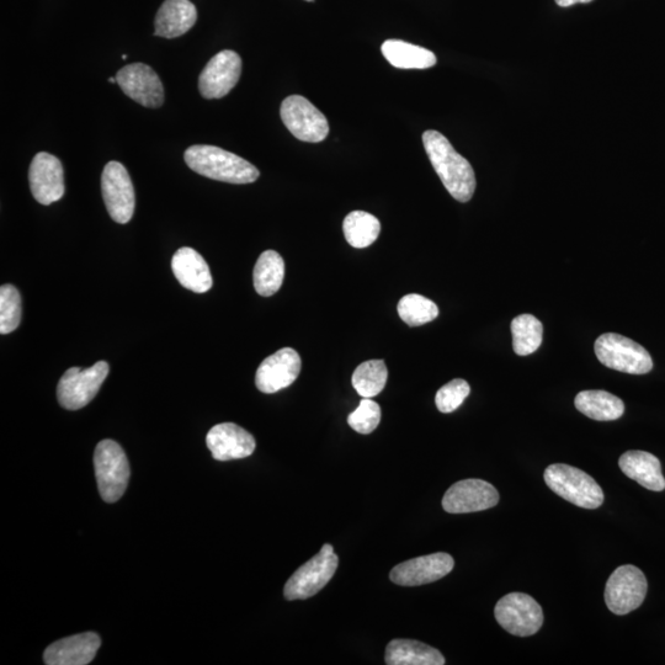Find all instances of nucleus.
I'll use <instances>...</instances> for the list:
<instances>
[{
	"label": "nucleus",
	"mask_w": 665,
	"mask_h": 665,
	"mask_svg": "<svg viewBox=\"0 0 665 665\" xmlns=\"http://www.w3.org/2000/svg\"><path fill=\"white\" fill-rule=\"evenodd\" d=\"M388 379V370L382 360L366 361L354 371L353 387L363 398H372L383 391Z\"/></svg>",
	"instance_id": "c85d7f7f"
},
{
	"label": "nucleus",
	"mask_w": 665,
	"mask_h": 665,
	"mask_svg": "<svg viewBox=\"0 0 665 665\" xmlns=\"http://www.w3.org/2000/svg\"><path fill=\"white\" fill-rule=\"evenodd\" d=\"M109 82H110V83H117V79H116V77H110V78H109Z\"/></svg>",
	"instance_id": "f704fd0d"
},
{
	"label": "nucleus",
	"mask_w": 665,
	"mask_h": 665,
	"mask_svg": "<svg viewBox=\"0 0 665 665\" xmlns=\"http://www.w3.org/2000/svg\"><path fill=\"white\" fill-rule=\"evenodd\" d=\"M513 348L520 356L535 353L541 347L544 327L535 316L521 315L513 319Z\"/></svg>",
	"instance_id": "cd10ccee"
},
{
	"label": "nucleus",
	"mask_w": 665,
	"mask_h": 665,
	"mask_svg": "<svg viewBox=\"0 0 665 665\" xmlns=\"http://www.w3.org/2000/svg\"><path fill=\"white\" fill-rule=\"evenodd\" d=\"M497 488L482 480H465L451 486L443 498V508L450 514L483 512L499 503Z\"/></svg>",
	"instance_id": "ddd939ff"
},
{
	"label": "nucleus",
	"mask_w": 665,
	"mask_h": 665,
	"mask_svg": "<svg viewBox=\"0 0 665 665\" xmlns=\"http://www.w3.org/2000/svg\"><path fill=\"white\" fill-rule=\"evenodd\" d=\"M557 5H560L562 8L572 7L574 4L578 3H590L593 0H555Z\"/></svg>",
	"instance_id": "72a5a7b5"
},
{
	"label": "nucleus",
	"mask_w": 665,
	"mask_h": 665,
	"mask_svg": "<svg viewBox=\"0 0 665 665\" xmlns=\"http://www.w3.org/2000/svg\"><path fill=\"white\" fill-rule=\"evenodd\" d=\"M381 51L393 67L401 69H428L436 65V56L424 47L402 40L383 42Z\"/></svg>",
	"instance_id": "393cba45"
},
{
	"label": "nucleus",
	"mask_w": 665,
	"mask_h": 665,
	"mask_svg": "<svg viewBox=\"0 0 665 665\" xmlns=\"http://www.w3.org/2000/svg\"><path fill=\"white\" fill-rule=\"evenodd\" d=\"M21 296L17 287L5 284L0 287V333L15 331L21 322Z\"/></svg>",
	"instance_id": "7c9ffc66"
},
{
	"label": "nucleus",
	"mask_w": 665,
	"mask_h": 665,
	"mask_svg": "<svg viewBox=\"0 0 665 665\" xmlns=\"http://www.w3.org/2000/svg\"><path fill=\"white\" fill-rule=\"evenodd\" d=\"M31 193L41 205L49 206L65 195V173L60 159L50 153H37L29 169Z\"/></svg>",
	"instance_id": "dca6fc26"
},
{
	"label": "nucleus",
	"mask_w": 665,
	"mask_h": 665,
	"mask_svg": "<svg viewBox=\"0 0 665 665\" xmlns=\"http://www.w3.org/2000/svg\"><path fill=\"white\" fill-rule=\"evenodd\" d=\"M122 60H127V56H126V55H122Z\"/></svg>",
	"instance_id": "c9c22d12"
},
{
	"label": "nucleus",
	"mask_w": 665,
	"mask_h": 665,
	"mask_svg": "<svg viewBox=\"0 0 665 665\" xmlns=\"http://www.w3.org/2000/svg\"><path fill=\"white\" fill-rule=\"evenodd\" d=\"M306 2H315V0H306Z\"/></svg>",
	"instance_id": "e433bc0d"
},
{
	"label": "nucleus",
	"mask_w": 665,
	"mask_h": 665,
	"mask_svg": "<svg viewBox=\"0 0 665 665\" xmlns=\"http://www.w3.org/2000/svg\"><path fill=\"white\" fill-rule=\"evenodd\" d=\"M423 143L436 174L452 198L460 202L470 201L476 190V175L470 162L438 131H425Z\"/></svg>",
	"instance_id": "f257e3e1"
},
{
	"label": "nucleus",
	"mask_w": 665,
	"mask_h": 665,
	"mask_svg": "<svg viewBox=\"0 0 665 665\" xmlns=\"http://www.w3.org/2000/svg\"><path fill=\"white\" fill-rule=\"evenodd\" d=\"M621 471L631 480L653 492L665 489L661 461L646 451H627L620 457Z\"/></svg>",
	"instance_id": "4be33fe9"
},
{
	"label": "nucleus",
	"mask_w": 665,
	"mask_h": 665,
	"mask_svg": "<svg viewBox=\"0 0 665 665\" xmlns=\"http://www.w3.org/2000/svg\"><path fill=\"white\" fill-rule=\"evenodd\" d=\"M388 665H444L445 658L438 649L414 640H393L386 648Z\"/></svg>",
	"instance_id": "5701e85b"
},
{
	"label": "nucleus",
	"mask_w": 665,
	"mask_h": 665,
	"mask_svg": "<svg viewBox=\"0 0 665 665\" xmlns=\"http://www.w3.org/2000/svg\"><path fill=\"white\" fill-rule=\"evenodd\" d=\"M285 262L275 250H266L255 264L253 279L255 291L260 296H273L283 286Z\"/></svg>",
	"instance_id": "a878e982"
},
{
	"label": "nucleus",
	"mask_w": 665,
	"mask_h": 665,
	"mask_svg": "<svg viewBox=\"0 0 665 665\" xmlns=\"http://www.w3.org/2000/svg\"><path fill=\"white\" fill-rule=\"evenodd\" d=\"M574 404L579 412L598 422H611L622 417L625 404L619 397L600 390L579 392Z\"/></svg>",
	"instance_id": "b1692460"
},
{
	"label": "nucleus",
	"mask_w": 665,
	"mask_h": 665,
	"mask_svg": "<svg viewBox=\"0 0 665 665\" xmlns=\"http://www.w3.org/2000/svg\"><path fill=\"white\" fill-rule=\"evenodd\" d=\"M343 230L350 246L361 249L370 247L379 238L381 223L365 211H353L345 217Z\"/></svg>",
	"instance_id": "bb28decb"
},
{
	"label": "nucleus",
	"mask_w": 665,
	"mask_h": 665,
	"mask_svg": "<svg viewBox=\"0 0 665 665\" xmlns=\"http://www.w3.org/2000/svg\"><path fill=\"white\" fill-rule=\"evenodd\" d=\"M207 448L217 461L246 459L255 450V439L237 424L215 425L206 436Z\"/></svg>",
	"instance_id": "a211bd4d"
},
{
	"label": "nucleus",
	"mask_w": 665,
	"mask_h": 665,
	"mask_svg": "<svg viewBox=\"0 0 665 665\" xmlns=\"http://www.w3.org/2000/svg\"><path fill=\"white\" fill-rule=\"evenodd\" d=\"M544 480L557 496L584 509H598L604 503L603 489L588 473L577 467L555 464L546 468Z\"/></svg>",
	"instance_id": "7ed1b4c3"
},
{
	"label": "nucleus",
	"mask_w": 665,
	"mask_h": 665,
	"mask_svg": "<svg viewBox=\"0 0 665 665\" xmlns=\"http://www.w3.org/2000/svg\"><path fill=\"white\" fill-rule=\"evenodd\" d=\"M648 583L640 568L626 565L611 574L605 588V603L611 613L627 615L645 601Z\"/></svg>",
	"instance_id": "1a4fd4ad"
},
{
	"label": "nucleus",
	"mask_w": 665,
	"mask_h": 665,
	"mask_svg": "<svg viewBox=\"0 0 665 665\" xmlns=\"http://www.w3.org/2000/svg\"><path fill=\"white\" fill-rule=\"evenodd\" d=\"M494 616L505 631L519 637L535 635L544 625L541 606L524 593L505 595L498 601Z\"/></svg>",
	"instance_id": "6e6552de"
},
{
	"label": "nucleus",
	"mask_w": 665,
	"mask_h": 665,
	"mask_svg": "<svg viewBox=\"0 0 665 665\" xmlns=\"http://www.w3.org/2000/svg\"><path fill=\"white\" fill-rule=\"evenodd\" d=\"M198 20V10L190 0H166L159 8L154 21V35L175 39L193 28Z\"/></svg>",
	"instance_id": "412c9836"
},
{
	"label": "nucleus",
	"mask_w": 665,
	"mask_h": 665,
	"mask_svg": "<svg viewBox=\"0 0 665 665\" xmlns=\"http://www.w3.org/2000/svg\"><path fill=\"white\" fill-rule=\"evenodd\" d=\"M339 558L332 545H324L318 555L311 558L292 574L284 588L287 600H306L315 597L334 577Z\"/></svg>",
	"instance_id": "423d86ee"
},
{
	"label": "nucleus",
	"mask_w": 665,
	"mask_h": 665,
	"mask_svg": "<svg viewBox=\"0 0 665 665\" xmlns=\"http://www.w3.org/2000/svg\"><path fill=\"white\" fill-rule=\"evenodd\" d=\"M594 350L600 363L609 369L631 375H645L653 369V360L648 351L624 335H600Z\"/></svg>",
	"instance_id": "39448f33"
},
{
	"label": "nucleus",
	"mask_w": 665,
	"mask_h": 665,
	"mask_svg": "<svg viewBox=\"0 0 665 665\" xmlns=\"http://www.w3.org/2000/svg\"><path fill=\"white\" fill-rule=\"evenodd\" d=\"M454 567V558L449 553L438 552L399 563L392 569L390 578L402 587H418L439 581L448 576Z\"/></svg>",
	"instance_id": "4468645a"
},
{
	"label": "nucleus",
	"mask_w": 665,
	"mask_h": 665,
	"mask_svg": "<svg viewBox=\"0 0 665 665\" xmlns=\"http://www.w3.org/2000/svg\"><path fill=\"white\" fill-rule=\"evenodd\" d=\"M101 193L106 210L120 225L131 221L135 212V189L127 169L119 162H109L101 175Z\"/></svg>",
	"instance_id": "9b49d317"
},
{
	"label": "nucleus",
	"mask_w": 665,
	"mask_h": 665,
	"mask_svg": "<svg viewBox=\"0 0 665 665\" xmlns=\"http://www.w3.org/2000/svg\"><path fill=\"white\" fill-rule=\"evenodd\" d=\"M302 361L299 353L291 348L276 351L260 364L255 375V385L266 395L284 390L299 377Z\"/></svg>",
	"instance_id": "f3484780"
},
{
	"label": "nucleus",
	"mask_w": 665,
	"mask_h": 665,
	"mask_svg": "<svg viewBox=\"0 0 665 665\" xmlns=\"http://www.w3.org/2000/svg\"><path fill=\"white\" fill-rule=\"evenodd\" d=\"M109 370L106 361H99L88 369L72 367L67 370L58 382V402L68 411H78L88 406L98 395L100 387L109 375Z\"/></svg>",
	"instance_id": "0eeeda50"
},
{
	"label": "nucleus",
	"mask_w": 665,
	"mask_h": 665,
	"mask_svg": "<svg viewBox=\"0 0 665 665\" xmlns=\"http://www.w3.org/2000/svg\"><path fill=\"white\" fill-rule=\"evenodd\" d=\"M281 120L297 140L318 143L329 133L327 117L310 100L301 95H291L281 104Z\"/></svg>",
	"instance_id": "9d476101"
},
{
	"label": "nucleus",
	"mask_w": 665,
	"mask_h": 665,
	"mask_svg": "<svg viewBox=\"0 0 665 665\" xmlns=\"http://www.w3.org/2000/svg\"><path fill=\"white\" fill-rule=\"evenodd\" d=\"M398 315L409 327H419L434 321L439 316V308L427 297L411 294L399 301Z\"/></svg>",
	"instance_id": "c756f323"
},
{
	"label": "nucleus",
	"mask_w": 665,
	"mask_h": 665,
	"mask_svg": "<svg viewBox=\"0 0 665 665\" xmlns=\"http://www.w3.org/2000/svg\"><path fill=\"white\" fill-rule=\"evenodd\" d=\"M381 408L371 398H364L359 407L350 414L348 423L356 433L367 435L375 432L381 422Z\"/></svg>",
	"instance_id": "2f4dec72"
},
{
	"label": "nucleus",
	"mask_w": 665,
	"mask_h": 665,
	"mask_svg": "<svg viewBox=\"0 0 665 665\" xmlns=\"http://www.w3.org/2000/svg\"><path fill=\"white\" fill-rule=\"evenodd\" d=\"M471 387L465 380L456 379L441 387L436 393L435 404L441 413H452L470 396Z\"/></svg>",
	"instance_id": "473e14b6"
},
{
	"label": "nucleus",
	"mask_w": 665,
	"mask_h": 665,
	"mask_svg": "<svg viewBox=\"0 0 665 665\" xmlns=\"http://www.w3.org/2000/svg\"><path fill=\"white\" fill-rule=\"evenodd\" d=\"M242 74L238 53L225 50L207 63L199 78V89L205 99H221L236 87Z\"/></svg>",
	"instance_id": "f8f14e48"
},
{
	"label": "nucleus",
	"mask_w": 665,
	"mask_h": 665,
	"mask_svg": "<svg viewBox=\"0 0 665 665\" xmlns=\"http://www.w3.org/2000/svg\"><path fill=\"white\" fill-rule=\"evenodd\" d=\"M100 646L97 633H79L52 643L44 653V661L47 665H87L97 656Z\"/></svg>",
	"instance_id": "6ab92c4d"
},
{
	"label": "nucleus",
	"mask_w": 665,
	"mask_h": 665,
	"mask_svg": "<svg viewBox=\"0 0 665 665\" xmlns=\"http://www.w3.org/2000/svg\"><path fill=\"white\" fill-rule=\"evenodd\" d=\"M172 270L180 285L196 294H205L214 285L209 265L193 248H180L174 254Z\"/></svg>",
	"instance_id": "aec40b11"
},
{
	"label": "nucleus",
	"mask_w": 665,
	"mask_h": 665,
	"mask_svg": "<svg viewBox=\"0 0 665 665\" xmlns=\"http://www.w3.org/2000/svg\"><path fill=\"white\" fill-rule=\"evenodd\" d=\"M185 163L202 177L230 184H250L259 178V170L237 154L215 146H191L184 154Z\"/></svg>",
	"instance_id": "f03ea898"
},
{
	"label": "nucleus",
	"mask_w": 665,
	"mask_h": 665,
	"mask_svg": "<svg viewBox=\"0 0 665 665\" xmlns=\"http://www.w3.org/2000/svg\"><path fill=\"white\" fill-rule=\"evenodd\" d=\"M122 92L145 108L157 109L163 105L164 88L158 74L150 66L133 63L116 74Z\"/></svg>",
	"instance_id": "2eb2a0df"
},
{
	"label": "nucleus",
	"mask_w": 665,
	"mask_h": 665,
	"mask_svg": "<svg viewBox=\"0 0 665 665\" xmlns=\"http://www.w3.org/2000/svg\"><path fill=\"white\" fill-rule=\"evenodd\" d=\"M95 477L101 498L115 503L129 486L130 464L125 451L114 440H103L94 452Z\"/></svg>",
	"instance_id": "20e7f679"
}]
</instances>
